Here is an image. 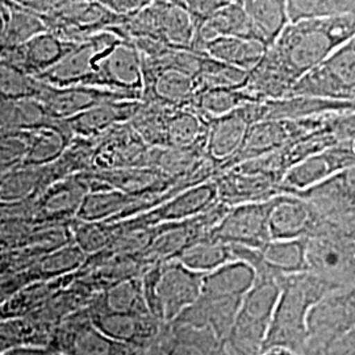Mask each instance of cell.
I'll return each instance as SVG.
<instances>
[{"label":"cell","mask_w":355,"mask_h":355,"mask_svg":"<svg viewBox=\"0 0 355 355\" xmlns=\"http://www.w3.org/2000/svg\"><path fill=\"white\" fill-rule=\"evenodd\" d=\"M277 199L230 207L208 237L230 246L262 249L271 241L270 215Z\"/></svg>","instance_id":"52a82bcc"},{"label":"cell","mask_w":355,"mask_h":355,"mask_svg":"<svg viewBox=\"0 0 355 355\" xmlns=\"http://www.w3.org/2000/svg\"><path fill=\"white\" fill-rule=\"evenodd\" d=\"M305 239L271 240L258 250L261 259L270 270L279 275L305 272Z\"/></svg>","instance_id":"d6986e66"},{"label":"cell","mask_w":355,"mask_h":355,"mask_svg":"<svg viewBox=\"0 0 355 355\" xmlns=\"http://www.w3.org/2000/svg\"><path fill=\"white\" fill-rule=\"evenodd\" d=\"M287 13L290 23L303 20L329 19L355 13V1L345 0H288Z\"/></svg>","instance_id":"603a6c76"},{"label":"cell","mask_w":355,"mask_h":355,"mask_svg":"<svg viewBox=\"0 0 355 355\" xmlns=\"http://www.w3.org/2000/svg\"><path fill=\"white\" fill-rule=\"evenodd\" d=\"M241 259L253 267L255 280L242 300L227 345L242 355H259L279 299L282 282L287 275L270 270L262 262L258 250H243Z\"/></svg>","instance_id":"7a4b0ae2"},{"label":"cell","mask_w":355,"mask_h":355,"mask_svg":"<svg viewBox=\"0 0 355 355\" xmlns=\"http://www.w3.org/2000/svg\"><path fill=\"white\" fill-rule=\"evenodd\" d=\"M135 58L136 57L129 51H117L112 61H110V66L112 67L114 74L119 78H123L121 80L133 82L137 74V64Z\"/></svg>","instance_id":"83f0119b"},{"label":"cell","mask_w":355,"mask_h":355,"mask_svg":"<svg viewBox=\"0 0 355 355\" xmlns=\"http://www.w3.org/2000/svg\"><path fill=\"white\" fill-rule=\"evenodd\" d=\"M3 355H64L58 350L53 349L49 345L45 346H23L13 349L11 352Z\"/></svg>","instance_id":"f546056e"},{"label":"cell","mask_w":355,"mask_h":355,"mask_svg":"<svg viewBox=\"0 0 355 355\" xmlns=\"http://www.w3.org/2000/svg\"><path fill=\"white\" fill-rule=\"evenodd\" d=\"M40 92L37 82L23 70L0 61V102L29 99Z\"/></svg>","instance_id":"d4e9b609"},{"label":"cell","mask_w":355,"mask_h":355,"mask_svg":"<svg viewBox=\"0 0 355 355\" xmlns=\"http://www.w3.org/2000/svg\"><path fill=\"white\" fill-rule=\"evenodd\" d=\"M259 355H296L288 352V350H284V349H270L266 352H262Z\"/></svg>","instance_id":"1f68e13d"},{"label":"cell","mask_w":355,"mask_h":355,"mask_svg":"<svg viewBox=\"0 0 355 355\" xmlns=\"http://www.w3.org/2000/svg\"><path fill=\"white\" fill-rule=\"evenodd\" d=\"M350 41H352V44H353V45H354V48H355V37L353 38V40H350Z\"/></svg>","instance_id":"d590c367"},{"label":"cell","mask_w":355,"mask_h":355,"mask_svg":"<svg viewBox=\"0 0 355 355\" xmlns=\"http://www.w3.org/2000/svg\"><path fill=\"white\" fill-rule=\"evenodd\" d=\"M6 24L0 38V49L17 48L41 35L42 26L37 15L31 12L24 6L6 4Z\"/></svg>","instance_id":"44dd1931"},{"label":"cell","mask_w":355,"mask_h":355,"mask_svg":"<svg viewBox=\"0 0 355 355\" xmlns=\"http://www.w3.org/2000/svg\"><path fill=\"white\" fill-rule=\"evenodd\" d=\"M262 102L243 89H217L196 94L192 105L193 112L205 123L240 110L249 103Z\"/></svg>","instance_id":"ac0fdd59"},{"label":"cell","mask_w":355,"mask_h":355,"mask_svg":"<svg viewBox=\"0 0 355 355\" xmlns=\"http://www.w3.org/2000/svg\"><path fill=\"white\" fill-rule=\"evenodd\" d=\"M94 308L112 312V313H133L145 315L150 313L144 299L142 284L132 280L119 284L108 292L103 302L94 305Z\"/></svg>","instance_id":"cb8c5ba5"},{"label":"cell","mask_w":355,"mask_h":355,"mask_svg":"<svg viewBox=\"0 0 355 355\" xmlns=\"http://www.w3.org/2000/svg\"><path fill=\"white\" fill-rule=\"evenodd\" d=\"M299 355H328L327 350L322 347L318 346H311V345H305L304 350Z\"/></svg>","instance_id":"4dcf8cb0"},{"label":"cell","mask_w":355,"mask_h":355,"mask_svg":"<svg viewBox=\"0 0 355 355\" xmlns=\"http://www.w3.org/2000/svg\"><path fill=\"white\" fill-rule=\"evenodd\" d=\"M330 292L322 282L308 272L287 275L282 282L279 299L262 352L284 349L293 354H300L308 341L306 318L309 311Z\"/></svg>","instance_id":"3957f363"},{"label":"cell","mask_w":355,"mask_h":355,"mask_svg":"<svg viewBox=\"0 0 355 355\" xmlns=\"http://www.w3.org/2000/svg\"><path fill=\"white\" fill-rule=\"evenodd\" d=\"M325 350L328 355H355V328L330 343Z\"/></svg>","instance_id":"f1b7e54d"},{"label":"cell","mask_w":355,"mask_h":355,"mask_svg":"<svg viewBox=\"0 0 355 355\" xmlns=\"http://www.w3.org/2000/svg\"><path fill=\"white\" fill-rule=\"evenodd\" d=\"M51 336L35 321L23 318L0 320V355L23 346L49 345Z\"/></svg>","instance_id":"7402d4cb"},{"label":"cell","mask_w":355,"mask_h":355,"mask_svg":"<svg viewBox=\"0 0 355 355\" xmlns=\"http://www.w3.org/2000/svg\"><path fill=\"white\" fill-rule=\"evenodd\" d=\"M155 343L165 355H225L227 346L209 328L175 322L166 324Z\"/></svg>","instance_id":"5bb4252c"},{"label":"cell","mask_w":355,"mask_h":355,"mask_svg":"<svg viewBox=\"0 0 355 355\" xmlns=\"http://www.w3.org/2000/svg\"><path fill=\"white\" fill-rule=\"evenodd\" d=\"M306 328V345L322 349L355 328V284L322 297L309 311Z\"/></svg>","instance_id":"9c48e42d"},{"label":"cell","mask_w":355,"mask_h":355,"mask_svg":"<svg viewBox=\"0 0 355 355\" xmlns=\"http://www.w3.org/2000/svg\"><path fill=\"white\" fill-rule=\"evenodd\" d=\"M49 346L64 355L146 354V350L107 337L92 324L89 312H78L60 322L51 334Z\"/></svg>","instance_id":"ba28073f"},{"label":"cell","mask_w":355,"mask_h":355,"mask_svg":"<svg viewBox=\"0 0 355 355\" xmlns=\"http://www.w3.org/2000/svg\"><path fill=\"white\" fill-rule=\"evenodd\" d=\"M21 130L0 129V170L24 161L31 141Z\"/></svg>","instance_id":"484cf974"},{"label":"cell","mask_w":355,"mask_h":355,"mask_svg":"<svg viewBox=\"0 0 355 355\" xmlns=\"http://www.w3.org/2000/svg\"><path fill=\"white\" fill-rule=\"evenodd\" d=\"M318 216L296 195H280L270 215L271 240L308 239L318 225Z\"/></svg>","instance_id":"4fadbf2b"},{"label":"cell","mask_w":355,"mask_h":355,"mask_svg":"<svg viewBox=\"0 0 355 355\" xmlns=\"http://www.w3.org/2000/svg\"><path fill=\"white\" fill-rule=\"evenodd\" d=\"M243 7L253 24L257 41L263 44L267 49L290 24L287 1L284 0L243 1Z\"/></svg>","instance_id":"e0dca14e"},{"label":"cell","mask_w":355,"mask_h":355,"mask_svg":"<svg viewBox=\"0 0 355 355\" xmlns=\"http://www.w3.org/2000/svg\"><path fill=\"white\" fill-rule=\"evenodd\" d=\"M204 277L178 261L153 270L141 283L148 311L161 322L171 324L199 299Z\"/></svg>","instance_id":"5b68a950"},{"label":"cell","mask_w":355,"mask_h":355,"mask_svg":"<svg viewBox=\"0 0 355 355\" xmlns=\"http://www.w3.org/2000/svg\"><path fill=\"white\" fill-rule=\"evenodd\" d=\"M353 165H355V153L352 144L334 145L292 166L280 182V192L282 195H296L318 186Z\"/></svg>","instance_id":"30bf717a"},{"label":"cell","mask_w":355,"mask_h":355,"mask_svg":"<svg viewBox=\"0 0 355 355\" xmlns=\"http://www.w3.org/2000/svg\"><path fill=\"white\" fill-rule=\"evenodd\" d=\"M1 171H3V170H0V173H1Z\"/></svg>","instance_id":"8d00e7d4"},{"label":"cell","mask_w":355,"mask_h":355,"mask_svg":"<svg viewBox=\"0 0 355 355\" xmlns=\"http://www.w3.org/2000/svg\"><path fill=\"white\" fill-rule=\"evenodd\" d=\"M288 96L355 102V48L352 41L302 76Z\"/></svg>","instance_id":"8992f818"},{"label":"cell","mask_w":355,"mask_h":355,"mask_svg":"<svg viewBox=\"0 0 355 355\" xmlns=\"http://www.w3.org/2000/svg\"><path fill=\"white\" fill-rule=\"evenodd\" d=\"M352 146H353V150H354L355 153V140L352 142Z\"/></svg>","instance_id":"e575fe53"},{"label":"cell","mask_w":355,"mask_h":355,"mask_svg":"<svg viewBox=\"0 0 355 355\" xmlns=\"http://www.w3.org/2000/svg\"><path fill=\"white\" fill-rule=\"evenodd\" d=\"M145 355H165L164 354V352L158 347V345L157 343H154L150 349H148L146 350V354Z\"/></svg>","instance_id":"836d02e7"},{"label":"cell","mask_w":355,"mask_h":355,"mask_svg":"<svg viewBox=\"0 0 355 355\" xmlns=\"http://www.w3.org/2000/svg\"><path fill=\"white\" fill-rule=\"evenodd\" d=\"M225 175L215 180L218 202L228 207L266 202L280 196V180L262 173H245L229 168Z\"/></svg>","instance_id":"7c38bea8"},{"label":"cell","mask_w":355,"mask_h":355,"mask_svg":"<svg viewBox=\"0 0 355 355\" xmlns=\"http://www.w3.org/2000/svg\"><path fill=\"white\" fill-rule=\"evenodd\" d=\"M6 13H7V10H6V4L0 3V38H1V35H3L4 24H6Z\"/></svg>","instance_id":"d6a6232c"},{"label":"cell","mask_w":355,"mask_h":355,"mask_svg":"<svg viewBox=\"0 0 355 355\" xmlns=\"http://www.w3.org/2000/svg\"><path fill=\"white\" fill-rule=\"evenodd\" d=\"M158 91L166 99L174 102L192 103L196 95L193 79L178 71L166 73L158 82Z\"/></svg>","instance_id":"4316f807"},{"label":"cell","mask_w":355,"mask_h":355,"mask_svg":"<svg viewBox=\"0 0 355 355\" xmlns=\"http://www.w3.org/2000/svg\"><path fill=\"white\" fill-rule=\"evenodd\" d=\"M89 315L92 324L107 337L141 350L150 349L166 325L150 313H112L91 306Z\"/></svg>","instance_id":"8fae6325"},{"label":"cell","mask_w":355,"mask_h":355,"mask_svg":"<svg viewBox=\"0 0 355 355\" xmlns=\"http://www.w3.org/2000/svg\"><path fill=\"white\" fill-rule=\"evenodd\" d=\"M355 37V13L290 23L265 58L293 85Z\"/></svg>","instance_id":"6da1fadb"},{"label":"cell","mask_w":355,"mask_h":355,"mask_svg":"<svg viewBox=\"0 0 355 355\" xmlns=\"http://www.w3.org/2000/svg\"><path fill=\"white\" fill-rule=\"evenodd\" d=\"M249 128L250 124L242 114L241 108L208 121L205 136L207 155L218 162L220 167L225 165L240 150Z\"/></svg>","instance_id":"9a60e30c"},{"label":"cell","mask_w":355,"mask_h":355,"mask_svg":"<svg viewBox=\"0 0 355 355\" xmlns=\"http://www.w3.org/2000/svg\"><path fill=\"white\" fill-rule=\"evenodd\" d=\"M175 261L192 271L208 274L234 261V258L229 245L207 237L186 248L178 255Z\"/></svg>","instance_id":"ffe728a7"},{"label":"cell","mask_w":355,"mask_h":355,"mask_svg":"<svg viewBox=\"0 0 355 355\" xmlns=\"http://www.w3.org/2000/svg\"><path fill=\"white\" fill-rule=\"evenodd\" d=\"M305 242V272L331 292L354 286L355 233L318 221Z\"/></svg>","instance_id":"277c9868"},{"label":"cell","mask_w":355,"mask_h":355,"mask_svg":"<svg viewBox=\"0 0 355 355\" xmlns=\"http://www.w3.org/2000/svg\"><path fill=\"white\" fill-rule=\"evenodd\" d=\"M266 51L258 41L237 37H217L203 46L205 55L246 73L261 62Z\"/></svg>","instance_id":"2e32d148"}]
</instances>
